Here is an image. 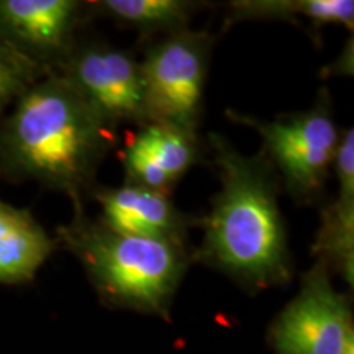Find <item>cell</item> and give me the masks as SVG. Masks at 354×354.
Returning <instances> with one entry per match:
<instances>
[{
	"mask_svg": "<svg viewBox=\"0 0 354 354\" xmlns=\"http://www.w3.org/2000/svg\"><path fill=\"white\" fill-rule=\"evenodd\" d=\"M73 0H0V32L26 55L63 51L81 20Z\"/></svg>",
	"mask_w": 354,
	"mask_h": 354,
	"instance_id": "cell-10",
	"label": "cell"
},
{
	"mask_svg": "<svg viewBox=\"0 0 354 354\" xmlns=\"http://www.w3.org/2000/svg\"><path fill=\"white\" fill-rule=\"evenodd\" d=\"M209 138L221 189L198 221L203 238L194 258L256 286L287 281L290 256L271 161L264 151L243 156L216 133Z\"/></svg>",
	"mask_w": 354,
	"mask_h": 354,
	"instance_id": "cell-1",
	"label": "cell"
},
{
	"mask_svg": "<svg viewBox=\"0 0 354 354\" xmlns=\"http://www.w3.org/2000/svg\"><path fill=\"white\" fill-rule=\"evenodd\" d=\"M313 253L326 266L342 271L348 284L354 282V203L336 201L323 212Z\"/></svg>",
	"mask_w": 354,
	"mask_h": 354,
	"instance_id": "cell-14",
	"label": "cell"
},
{
	"mask_svg": "<svg viewBox=\"0 0 354 354\" xmlns=\"http://www.w3.org/2000/svg\"><path fill=\"white\" fill-rule=\"evenodd\" d=\"M342 354H354V335L351 336V338L348 339L346 346H344V349H343V353H342Z\"/></svg>",
	"mask_w": 354,
	"mask_h": 354,
	"instance_id": "cell-17",
	"label": "cell"
},
{
	"mask_svg": "<svg viewBox=\"0 0 354 354\" xmlns=\"http://www.w3.org/2000/svg\"><path fill=\"white\" fill-rule=\"evenodd\" d=\"M92 6L95 12L141 33L169 35L187 30L192 13L198 8V3L185 0H105Z\"/></svg>",
	"mask_w": 354,
	"mask_h": 354,
	"instance_id": "cell-13",
	"label": "cell"
},
{
	"mask_svg": "<svg viewBox=\"0 0 354 354\" xmlns=\"http://www.w3.org/2000/svg\"><path fill=\"white\" fill-rule=\"evenodd\" d=\"M94 198L102 207V223L122 234L185 245L189 228L198 225L177 209L166 192L141 185L95 187Z\"/></svg>",
	"mask_w": 354,
	"mask_h": 354,
	"instance_id": "cell-8",
	"label": "cell"
},
{
	"mask_svg": "<svg viewBox=\"0 0 354 354\" xmlns=\"http://www.w3.org/2000/svg\"><path fill=\"white\" fill-rule=\"evenodd\" d=\"M63 76L112 127L118 128L123 122L141 127L149 123L141 66L130 53L91 44L66 63Z\"/></svg>",
	"mask_w": 354,
	"mask_h": 354,
	"instance_id": "cell-7",
	"label": "cell"
},
{
	"mask_svg": "<svg viewBox=\"0 0 354 354\" xmlns=\"http://www.w3.org/2000/svg\"><path fill=\"white\" fill-rule=\"evenodd\" d=\"M53 248L50 236L30 212L0 201V282L30 281Z\"/></svg>",
	"mask_w": 354,
	"mask_h": 354,
	"instance_id": "cell-11",
	"label": "cell"
},
{
	"mask_svg": "<svg viewBox=\"0 0 354 354\" xmlns=\"http://www.w3.org/2000/svg\"><path fill=\"white\" fill-rule=\"evenodd\" d=\"M59 234L105 297L153 313L166 312L194 258L185 245L113 232L81 207Z\"/></svg>",
	"mask_w": 354,
	"mask_h": 354,
	"instance_id": "cell-3",
	"label": "cell"
},
{
	"mask_svg": "<svg viewBox=\"0 0 354 354\" xmlns=\"http://www.w3.org/2000/svg\"><path fill=\"white\" fill-rule=\"evenodd\" d=\"M353 335L348 300L331 286L328 266L318 259L274 323V348L277 354H342Z\"/></svg>",
	"mask_w": 354,
	"mask_h": 354,
	"instance_id": "cell-6",
	"label": "cell"
},
{
	"mask_svg": "<svg viewBox=\"0 0 354 354\" xmlns=\"http://www.w3.org/2000/svg\"><path fill=\"white\" fill-rule=\"evenodd\" d=\"M243 20L310 21L315 28L342 25L353 32V0H238L228 6L227 25Z\"/></svg>",
	"mask_w": 354,
	"mask_h": 354,
	"instance_id": "cell-12",
	"label": "cell"
},
{
	"mask_svg": "<svg viewBox=\"0 0 354 354\" xmlns=\"http://www.w3.org/2000/svg\"><path fill=\"white\" fill-rule=\"evenodd\" d=\"M215 37L207 32L172 33L140 61L149 123L196 133Z\"/></svg>",
	"mask_w": 354,
	"mask_h": 354,
	"instance_id": "cell-5",
	"label": "cell"
},
{
	"mask_svg": "<svg viewBox=\"0 0 354 354\" xmlns=\"http://www.w3.org/2000/svg\"><path fill=\"white\" fill-rule=\"evenodd\" d=\"M117 128L94 112L63 74L33 84L6 123L2 151L21 174L68 192L81 207Z\"/></svg>",
	"mask_w": 354,
	"mask_h": 354,
	"instance_id": "cell-2",
	"label": "cell"
},
{
	"mask_svg": "<svg viewBox=\"0 0 354 354\" xmlns=\"http://www.w3.org/2000/svg\"><path fill=\"white\" fill-rule=\"evenodd\" d=\"M197 135L180 128L148 123L123 153L127 184L166 192L197 161Z\"/></svg>",
	"mask_w": 354,
	"mask_h": 354,
	"instance_id": "cell-9",
	"label": "cell"
},
{
	"mask_svg": "<svg viewBox=\"0 0 354 354\" xmlns=\"http://www.w3.org/2000/svg\"><path fill=\"white\" fill-rule=\"evenodd\" d=\"M335 171L338 177L339 194L336 201L354 203V130L349 128L339 136L335 156Z\"/></svg>",
	"mask_w": 354,
	"mask_h": 354,
	"instance_id": "cell-16",
	"label": "cell"
},
{
	"mask_svg": "<svg viewBox=\"0 0 354 354\" xmlns=\"http://www.w3.org/2000/svg\"><path fill=\"white\" fill-rule=\"evenodd\" d=\"M228 117L259 131L264 140V154L295 201L310 203L320 196L339 145L326 92L307 112L287 115L274 122L238 115L232 110H228Z\"/></svg>",
	"mask_w": 354,
	"mask_h": 354,
	"instance_id": "cell-4",
	"label": "cell"
},
{
	"mask_svg": "<svg viewBox=\"0 0 354 354\" xmlns=\"http://www.w3.org/2000/svg\"><path fill=\"white\" fill-rule=\"evenodd\" d=\"M39 76V66L15 44L0 39V113L13 99H20Z\"/></svg>",
	"mask_w": 354,
	"mask_h": 354,
	"instance_id": "cell-15",
	"label": "cell"
}]
</instances>
